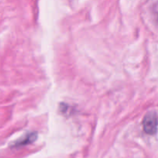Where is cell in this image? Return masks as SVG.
<instances>
[{
    "instance_id": "obj_1",
    "label": "cell",
    "mask_w": 158,
    "mask_h": 158,
    "mask_svg": "<svg viewBox=\"0 0 158 158\" xmlns=\"http://www.w3.org/2000/svg\"><path fill=\"white\" fill-rule=\"evenodd\" d=\"M142 125H143V131L146 134L149 135L155 134L157 131L158 127L157 114L153 111L148 113L143 118Z\"/></svg>"
},
{
    "instance_id": "obj_2",
    "label": "cell",
    "mask_w": 158,
    "mask_h": 158,
    "mask_svg": "<svg viewBox=\"0 0 158 158\" xmlns=\"http://www.w3.org/2000/svg\"><path fill=\"white\" fill-rule=\"evenodd\" d=\"M37 138V134L36 133L33 132V133H30L28 135H26L24 138H23L22 140H20L19 141L15 143V146L16 147H20V146H23V145H26L29 144V143H32L35 140V139Z\"/></svg>"
}]
</instances>
